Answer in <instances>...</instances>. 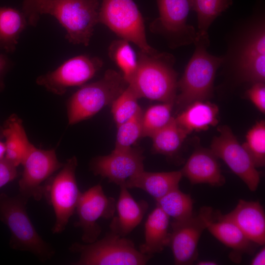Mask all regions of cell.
I'll return each mask as SVG.
<instances>
[{"label": "cell", "instance_id": "d6986e66", "mask_svg": "<svg viewBox=\"0 0 265 265\" xmlns=\"http://www.w3.org/2000/svg\"><path fill=\"white\" fill-rule=\"evenodd\" d=\"M207 229L215 238L232 249L230 257L234 262H240L243 254L253 253L254 243L234 222L220 212H215Z\"/></svg>", "mask_w": 265, "mask_h": 265}, {"label": "cell", "instance_id": "ba28073f", "mask_svg": "<svg viewBox=\"0 0 265 265\" xmlns=\"http://www.w3.org/2000/svg\"><path fill=\"white\" fill-rule=\"evenodd\" d=\"M99 23L145 53L153 55L159 52L147 42L144 20L133 0H102Z\"/></svg>", "mask_w": 265, "mask_h": 265}, {"label": "cell", "instance_id": "4fadbf2b", "mask_svg": "<svg viewBox=\"0 0 265 265\" xmlns=\"http://www.w3.org/2000/svg\"><path fill=\"white\" fill-rule=\"evenodd\" d=\"M103 64V61L97 57L76 56L53 71L39 76L36 82L49 91L62 95L69 87L82 85L92 79Z\"/></svg>", "mask_w": 265, "mask_h": 265}, {"label": "cell", "instance_id": "ffe728a7", "mask_svg": "<svg viewBox=\"0 0 265 265\" xmlns=\"http://www.w3.org/2000/svg\"><path fill=\"white\" fill-rule=\"evenodd\" d=\"M120 193L116 202L117 215L109 225L110 231L125 237L141 222L149 205L145 200L136 201L125 185L120 186Z\"/></svg>", "mask_w": 265, "mask_h": 265}, {"label": "cell", "instance_id": "836d02e7", "mask_svg": "<svg viewBox=\"0 0 265 265\" xmlns=\"http://www.w3.org/2000/svg\"><path fill=\"white\" fill-rule=\"evenodd\" d=\"M254 106L262 113H265V82L252 84L245 93Z\"/></svg>", "mask_w": 265, "mask_h": 265}, {"label": "cell", "instance_id": "9a60e30c", "mask_svg": "<svg viewBox=\"0 0 265 265\" xmlns=\"http://www.w3.org/2000/svg\"><path fill=\"white\" fill-rule=\"evenodd\" d=\"M115 210L114 199L105 194L100 184L81 192L76 209L78 221L74 226L81 229L82 241L89 243L98 239L102 230L97 221L113 217Z\"/></svg>", "mask_w": 265, "mask_h": 265}, {"label": "cell", "instance_id": "7c38bea8", "mask_svg": "<svg viewBox=\"0 0 265 265\" xmlns=\"http://www.w3.org/2000/svg\"><path fill=\"white\" fill-rule=\"evenodd\" d=\"M22 164L24 170L19 182L20 194L37 201L44 195L45 181L63 165L54 149H40L32 143Z\"/></svg>", "mask_w": 265, "mask_h": 265}, {"label": "cell", "instance_id": "d4e9b609", "mask_svg": "<svg viewBox=\"0 0 265 265\" xmlns=\"http://www.w3.org/2000/svg\"><path fill=\"white\" fill-rule=\"evenodd\" d=\"M27 24L23 12L11 7H0V49L13 53Z\"/></svg>", "mask_w": 265, "mask_h": 265}, {"label": "cell", "instance_id": "4316f807", "mask_svg": "<svg viewBox=\"0 0 265 265\" xmlns=\"http://www.w3.org/2000/svg\"><path fill=\"white\" fill-rule=\"evenodd\" d=\"M108 55L121 70L127 83H132L137 72L138 59L130 42L122 38L113 41L108 48Z\"/></svg>", "mask_w": 265, "mask_h": 265}, {"label": "cell", "instance_id": "9c48e42d", "mask_svg": "<svg viewBox=\"0 0 265 265\" xmlns=\"http://www.w3.org/2000/svg\"><path fill=\"white\" fill-rule=\"evenodd\" d=\"M78 160L76 157L67 160L59 172L45 185L44 195L53 207L55 222L52 232H62L73 215L81 192L76 178Z\"/></svg>", "mask_w": 265, "mask_h": 265}, {"label": "cell", "instance_id": "4dcf8cb0", "mask_svg": "<svg viewBox=\"0 0 265 265\" xmlns=\"http://www.w3.org/2000/svg\"><path fill=\"white\" fill-rule=\"evenodd\" d=\"M174 103H163L150 106L143 112L142 137H151L171 119Z\"/></svg>", "mask_w": 265, "mask_h": 265}, {"label": "cell", "instance_id": "1f68e13d", "mask_svg": "<svg viewBox=\"0 0 265 265\" xmlns=\"http://www.w3.org/2000/svg\"><path fill=\"white\" fill-rule=\"evenodd\" d=\"M143 113V111L140 107L131 118L117 126V131L114 149H130L139 139L142 137Z\"/></svg>", "mask_w": 265, "mask_h": 265}, {"label": "cell", "instance_id": "cb8c5ba5", "mask_svg": "<svg viewBox=\"0 0 265 265\" xmlns=\"http://www.w3.org/2000/svg\"><path fill=\"white\" fill-rule=\"evenodd\" d=\"M2 133L5 138L4 158L17 167L22 164L31 143L22 120L12 115L6 121Z\"/></svg>", "mask_w": 265, "mask_h": 265}, {"label": "cell", "instance_id": "8d00e7d4", "mask_svg": "<svg viewBox=\"0 0 265 265\" xmlns=\"http://www.w3.org/2000/svg\"><path fill=\"white\" fill-rule=\"evenodd\" d=\"M10 65V61L4 54H0V92L4 87L3 77Z\"/></svg>", "mask_w": 265, "mask_h": 265}, {"label": "cell", "instance_id": "3957f363", "mask_svg": "<svg viewBox=\"0 0 265 265\" xmlns=\"http://www.w3.org/2000/svg\"><path fill=\"white\" fill-rule=\"evenodd\" d=\"M137 59V72L129 84L139 99L175 103L178 74L173 68L174 57L167 53L151 55L140 51Z\"/></svg>", "mask_w": 265, "mask_h": 265}, {"label": "cell", "instance_id": "f35d334b", "mask_svg": "<svg viewBox=\"0 0 265 265\" xmlns=\"http://www.w3.org/2000/svg\"><path fill=\"white\" fill-rule=\"evenodd\" d=\"M5 154V143L0 141V160L3 159Z\"/></svg>", "mask_w": 265, "mask_h": 265}, {"label": "cell", "instance_id": "8fae6325", "mask_svg": "<svg viewBox=\"0 0 265 265\" xmlns=\"http://www.w3.org/2000/svg\"><path fill=\"white\" fill-rule=\"evenodd\" d=\"M215 212L207 206L202 207L197 215L186 219L171 223L169 245L175 265L192 264L198 257V244L208 223L213 218Z\"/></svg>", "mask_w": 265, "mask_h": 265}, {"label": "cell", "instance_id": "30bf717a", "mask_svg": "<svg viewBox=\"0 0 265 265\" xmlns=\"http://www.w3.org/2000/svg\"><path fill=\"white\" fill-rule=\"evenodd\" d=\"M159 16L150 25L152 32L164 37L169 46L176 48L194 43V27L187 24L193 0H157Z\"/></svg>", "mask_w": 265, "mask_h": 265}, {"label": "cell", "instance_id": "e575fe53", "mask_svg": "<svg viewBox=\"0 0 265 265\" xmlns=\"http://www.w3.org/2000/svg\"><path fill=\"white\" fill-rule=\"evenodd\" d=\"M47 0H24L23 12L26 16L28 25L36 26L39 19L38 10L39 6Z\"/></svg>", "mask_w": 265, "mask_h": 265}, {"label": "cell", "instance_id": "7402d4cb", "mask_svg": "<svg viewBox=\"0 0 265 265\" xmlns=\"http://www.w3.org/2000/svg\"><path fill=\"white\" fill-rule=\"evenodd\" d=\"M218 106L207 101H196L183 109L175 120L187 134L205 131L218 123Z\"/></svg>", "mask_w": 265, "mask_h": 265}, {"label": "cell", "instance_id": "603a6c76", "mask_svg": "<svg viewBox=\"0 0 265 265\" xmlns=\"http://www.w3.org/2000/svg\"><path fill=\"white\" fill-rule=\"evenodd\" d=\"M169 218L157 206L149 214L144 226V242L139 247L142 253L152 256L168 246Z\"/></svg>", "mask_w": 265, "mask_h": 265}, {"label": "cell", "instance_id": "5b68a950", "mask_svg": "<svg viewBox=\"0 0 265 265\" xmlns=\"http://www.w3.org/2000/svg\"><path fill=\"white\" fill-rule=\"evenodd\" d=\"M99 0H47L38 12L54 17L65 29L70 43L87 46L99 23Z\"/></svg>", "mask_w": 265, "mask_h": 265}, {"label": "cell", "instance_id": "f1b7e54d", "mask_svg": "<svg viewBox=\"0 0 265 265\" xmlns=\"http://www.w3.org/2000/svg\"><path fill=\"white\" fill-rule=\"evenodd\" d=\"M232 4V0H193V10L197 17V31L208 32L216 18Z\"/></svg>", "mask_w": 265, "mask_h": 265}, {"label": "cell", "instance_id": "d590c367", "mask_svg": "<svg viewBox=\"0 0 265 265\" xmlns=\"http://www.w3.org/2000/svg\"><path fill=\"white\" fill-rule=\"evenodd\" d=\"M17 175V167L5 158L0 160V188L15 179Z\"/></svg>", "mask_w": 265, "mask_h": 265}, {"label": "cell", "instance_id": "ac0fdd59", "mask_svg": "<svg viewBox=\"0 0 265 265\" xmlns=\"http://www.w3.org/2000/svg\"><path fill=\"white\" fill-rule=\"evenodd\" d=\"M224 215L234 222L253 243L265 244V213L259 201L240 199L235 209Z\"/></svg>", "mask_w": 265, "mask_h": 265}, {"label": "cell", "instance_id": "74e56055", "mask_svg": "<svg viewBox=\"0 0 265 265\" xmlns=\"http://www.w3.org/2000/svg\"><path fill=\"white\" fill-rule=\"evenodd\" d=\"M252 265H265V248L262 247L261 250L256 254L251 262Z\"/></svg>", "mask_w": 265, "mask_h": 265}, {"label": "cell", "instance_id": "52a82bcc", "mask_svg": "<svg viewBox=\"0 0 265 265\" xmlns=\"http://www.w3.org/2000/svg\"><path fill=\"white\" fill-rule=\"evenodd\" d=\"M69 249L80 255L71 264L74 265H143L152 257L136 249L131 240L111 231L91 243H74Z\"/></svg>", "mask_w": 265, "mask_h": 265}, {"label": "cell", "instance_id": "8992f818", "mask_svg": "<svg viewBox=\"0 0 265 265\" xmlns=\"http://www.w3.org/2000/svg\"><path fill=\"white\" fill-rule=\"evenodd\" d=\"M128 85L122 74L112 69L106 70L98 81L82 85L67 102L69 124L87 119L111 105Z\"/></svg>", "mask_w": 265, "mask_h": 265}, {"label": "cell", "instance_id": "44dd1931", "mask_svg": "<svg viewBox=\"0 0 265 265\" xmlns=\"http://www.w3.org/2000/svg\"><path fill=\"white\" fill-rule=\"evenodd\" d=\"M182 177L181 170L151 172L144 170L128 180L125 185L128 188L142 189L156 201L178 188Z\"/></svg>", "mask_w": 265, "mask_h": 265}, {"label": "cell", "instance_id": "484cf974", "mask_svg": "<svg viewBox=\"0 0 265 265\" xmlns=\"http://www.w3.org/2000/svg\"><path fill=\"white\" fill-rule=\"evenodd\" d=\"M187 135L179 126L175 117L155 133L152 139V150L154 153L174 157L179 151Z\"/></svg>", "mask_w": 265, "mask_h": 265}, {"label": "cell", "instance_id": "f546056e", "mask_svg": "<svg viewBox=\"0 0 265 265\" xmlns=\"http://www.w3.org/2000/svg\"><path fill=\"white\" fill-rule=\"evenodd\" d=\"M256 168L265 165V122L261 120L247 132L241 145Z\"/></svg>", "mask_w": 265, "mask_h": 265}, {"label": "cell", "instance_id": "83f0119b", "mask_svg": "<svg viewBox=\"0 0 265 265\" xmlns=\"http://www.w3.org/2000/svg\"><path fill=\"white\" fill-rule=\"evenodd\" d=\"M193 205L190 195L184 193L179 187L156 200V206L175 221L184 220L191 216Z\"/></svg>", "mask_w": 265, "mask_h": 265}, {"label": "cell", "instance_id": "277c9868", "mask_svg": "<svg viewBox=\"0 0 265 265\" xmlns=\"http://www.w3.org/2000/svg\"><path fill=\"white\" fill-rule=\"evenodd\" d=\"M28 199L21 195L0 193V220L11 233L10 245L14 249L30 252L41 262L50 260L53 248L38 234L26 212Z\"/></svg>", "mask_w": 265, "mask_h": 265}, {"label": "cell", "instance_id": "e0dca14e", "mask_svg": "<svg viewBox=\"0 0 265 265\" xmlns=\"http://www.w3.org/2000/svg\"><path fill=\"white\" fill-rule=\"evenodd\" d=\"M217 158L211 150L196 149L181 170L192 185L207 184L219 186L225 184Z\"/></svg>", "mask_w": 265, "mask_h": 265}, {"label": "cell", "instance_id": "2e32d148", "mask_svg": "<svg viewBox=\"0 0 265 265\" xmlns=\"http://www.w3.org/2000/svg\"><path fill=\"white\" fill-rule=\"evenodd\" d=\"M144 156L140 148L126 150L114 149L107 155L94 158L90 168L95 175L107 178L119 186L144 170Z\"/></svg>", "mask_w": 265, "mask_h": 265}, {"label": "cell", "instance_id": "6da1fadb", "mask_svg": "<svg viewBox=\"0 0 265 265\" xmlns=\"http://www.w3.org/2000/svg\"><path fill=\"white\" fill-rule=\"evenodd\" d=\"M222 65L228 67L239 82L265 81V21L254 15L235 32Z\"/></svg>", "mask_w": 265, "mask_h": 265}, {"label": "cell", "instance_id": "5bb4252c", "mask_svg": "<svg viewBox=\"0 0 265 265\" xmlns=\"http://www.w3.org/2000/svg\"><path fill=\"white\" fill-rule=\"evenodd\" d=\"M217 130L219 135L213 137L210 150L226 163L250 191H255L260 183V173L232 130L223 125L218 127Z\"/></svg>", "mask_w": 265, "mask_h": 265}, {"label": "cell", "instance_id": "d6a6232c", "mask_svg": "<svg viewBox=\"0 0 265 265\" xmlns=\"http://www.w3.org/2000/svg\"><path fill=\"white\" fill-rule=\"evenodd\" d=\"M139 99L133 88L128 84L111 104V112L116 126L127 121L139 109Z\"/></svg>", "mask_w": 265, "mask_h": 265}, {"label": "cell", "instance_id": "7a4b0ae2", "mask_svg": "<svg viewBox=\"0 0 265 265\" xmlns=\"http://www.w3.org/2000/svg\"><path fill=\"white\" fill-rule=\"evenodd\" d=\"M210 43L208 32L197 31L194 52L178 81L180 93L175 103L179 109L183 110L196 101H207L212 96L216 73L222 65L223 57L207 51Z\"/></svg>", "mask_w": 265, "mask_h": 265}, {"label": "cell", "instance_id": "ab89813d", "mask_svg": "<svg viewBox=\"0 0 265 265\" xmlns=\"http://www.w3.org/2000/svg\"><path fill=\"white\" fill-rule=\"evenodd\" d=\"M197 265H217L216 263L213 261L210 260H204L200 261L198 262Z\"/></svg>", "mask_w": 265, "mask_h": 265}]
</instances>
